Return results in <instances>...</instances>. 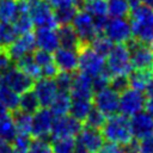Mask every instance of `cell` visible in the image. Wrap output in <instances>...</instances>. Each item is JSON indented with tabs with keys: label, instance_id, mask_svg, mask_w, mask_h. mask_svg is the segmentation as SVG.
Listing matches in <instances>:
<instances>
[{
	"label": "cell",
	"instance_id": "obj_40",
	"mask_svg": "<svg viewBox=\"0 0 153 153\" xmlns=\"http://www.w3.org/2000/svg\"><path fill=\"white\" fill-rule=\"evenodd\" d=\"M54 80H55V84H56L59 91L69 92L71 86H72V80H73V73L59 71V73L54 78Z\"/></svg>",
	"mask_w": 153,
	"mask_h": 153
},
{
	"label": "cell",
	"instance_id": "obj_45",
	"mask_svg": "<svg viewBox=\"0 0 153 153\" xmlns=\"http://www.w3.org/2000/svg\"><path fill=\"white\" fill-rule=\"evenodd\" d=\"M139 143V153H153V133L140 139Z\"/></svg>",
	"mask_w": 153,
	"mask_h": 153
},
{
	"label": "cell",
	"instance_id": "obj_33",
	"mask_svg": "<svg viewBox=\"0 0 153 153\" xmlns=\"http://www.w3.org/2000/svg\"><path fill=\"white\" fill-rule=\"evenodd\" d=\"M78 7L75 5H71V6H63V7H57L54 10V18L57 23V25H66V24H71L74 16L78 12Z\"/></svg>",
	"mask_w": 153,
	"mask_h": 153
},
{
	"label": "cell",
	"instance_id": "obj_20",
	"mask_svg": "<svg viewBox=\"0 0 153 153\" xmlns=\"http://www.w3.org/2000/svg\"><path fill=\"white\" fill-rule=\"evenodd\" d=\"M33 36H35V41H36V47L38 49H42V50H45L49 53H54L60 47L56 29L37 27Z\"/></svg>",
	"mask_w": 153,
	"mask_h": 153
},
{
	"label": "cell",
	"instance_id": "obj_6",
	"mask_svg": "<svg viewBox=\"0 0 153 153\" xmlns=\"http://www.w3.org/2000/svg\"><path fill=\"white\" fill-rule=\"evenodd\" d=\"M27 13L35 26L53 29L59 26L54 18V10L48 0H27Z\"/></svg>",
	"mask_w": 153,
	"mask_h": 153
},
{
	"label": "cell",
	"instance_id": "obj_34",
	"mask_svg": "<svg viewBox=\"0 0 153 153\" xmlns=\"http://www.w3.org/2000/svg\"><path fill=\"white\" fill-rule=\"evenodd\" d=\"M51 152L53 153H73L75 148L74 137H55L51 139Z\"/></svg>",
	"mask_w": 153,
	"mask_h": 153
},
{
	"label": "cell",
	"instance_id": "obj_18",
	"mask_svg": "<svg viewBox=\"0 0 153 153\" xmlns=\"http://www.w3.org/2000/svg\"><path fill=\"white\" fill-rule=\"evenodd\" d=\"M69 96L72 99H92V78L81 72H79L78 74L73 73Z\"/></svg>",
	"mask_w": 153,
	"mask_h": 153
},
{
	"label": "cell",
	"instance_id": "obj_21",
	"mask_svg": "<svg viewBox=\"0 0 153 153\" xmlns=\"http://www.w3.org/2000/svg\"><path fill=\"white\" fill-rule=\"evenodd\" d=\"M56 31H57L60 47L67 48V49H73V50H78L81 47V43H80L78 35H76L75 30L73 29L72 24L60 25Z\"/></svg>",
	"mask_w": 153,
	"mask_h": 153
},
{
	"label": "cell",
	"instance_id": "obj_49",
	"mask_svg": "<svg viewBox=\"0 0 153 153\" xmlns=\"http://www.w3.org/2000/svg\"><path fill=\"white\" fill-rule=\"evenodd\" d=\"M143 109L149 116L153 117V97H147L146 98L145 104H143Z\"/></svg>",
	"mask_w": 153,
	"mask_h": 153
},
{
	"label": "cell",
	"instance_id": "obj_29",
	"mask_svg": "<svg viewBox=\"0 0 153 153\" xmlns=\"http://www.w3.org/2000/svg\"><path fill=\"white\" fill-rule=\"evenodd\" d=\"M17 37L18 33L12 22L0 20V49H7Z\"/></svg>",
	"mask_w": 153,
	"mask_h": 153
},
{
	"label": "cell",
	"instance_id": "obj_25",
	"mask_svg": "<svg viewBox=\"0 0 153 153\" xmlns=\"http://www.w3.org/2000/svg\"><path fill=\"white\" fill-rule=\"evenodd\" d=\"M16 65L18 68H20L23 72H25L27 75H30L33 80H37L41 76V68L37 66V63L35 62L32 54H25L24 56H22L20 59H18L16 61Z\"/></svg>",
	"mask_w": 153,
	"mask_h": 153
},
{
	"label": "cell",
	"instance_id": "obj_38",
	"mask_svg": "<svg viewBox=\"0 0 153 153\" xmlns=\"http://www.w3.org/2000/svg\"><path fill=\"white\" fill-rule=\"evenodd\" d=\"M105 120H106V116H105L102 111H99L97 108H94V106L92 105V108H91V110L88 111V114L86 115L84 122H85V124H86L87 127L96 128V129H100V128L103 127Z\"/></svg>",
	"mask_w": 153,
	"mask_h": 153
},
{
	"label": "cell",
	"instance_id": "obj_48",
	"mask_svg": "<svg viewBox=\"0 0 153 153\" xmlns=\"http://www.w3.org/2000/svg\"><path fill=\"white\" fill-rule=\"evenodd\" d=\"M98 153H124L123 146L112 143V142H104L102 148L99 149Z\"/></svg>",
	"mask_w": 153,
	"mask_h": 153
},
{
	"label": "cell",
	"instance_id": "obj_24",
	"mask_svg": "<svg viewBox=\"0 0 153 153\" xmlns=\"http://www.w3.org/2000/svg\"><path fill=\"white\" fill-rule=\"evenodd\" d=\"M17 135V129L12 118L11 112H5L0 115V137L7 142H12Z\"/></svg>",
	"mask_w": 153,
	"mask_h": 153
},
{
	"label": "cell",
	"instance_id": "obj_28",
	"mask_svg": "<svg viewBox=\"0 0 153 153\" xmlns=\"http://www.w3.org/2000/svg\"><path fill=\"white\" fill-rule=\"evenodd\" d=\"M16 129H17V134H27L31 135V116L30 114H26L19 109L11 111Z\"/></svg>",
	"mask_w": 153,
	"mask_h": 153
},
{
	"label": "cell",
	"instance_id": "obj_7",
	"mask_svg": "<svg viewBox=\"0 0 153 153\" xmlns=\"http://www.w3.org/2000/svg\"><path fill=\"white\" fill-rule=\"evenodd\" d=\"M145 100H146V96L142 93V91L128 87L120 93L118 112L127 117H130L143 110Z\"/></svg>",
	"mask_w": 153,
	"mask_h": 153
},
{
	"label": "cell",
	"instance_id": "obj_41",
	"mask_svg": "<svg viewBox=\"0 0 153 153\" xmlns=\"http://www.w3.org/2000/svg\"><path fill=\"white\" fill-rule=\"evenodd\" d=\"M110 78H111V74L110 72L106 69V67L96 76L92 78V90H93V93L97 92V91H100L105 87L109 86V82H110Z\"/></svg>",
	"mask_w": 153,
	"mask_h": 153
},
{
	"label": "cell",
	"instance_id": "obj_52",
	"mask_svg": "<svg viewBox=\"0 0 153 153\" xmlns=\"http://www.w3.org/2000/svg\"><path fill=\"white\" fill-rule=\"evenodd\" d=\"M142 4H145V5H147V6H149V7H152L153 8V0H140Z\"/></svg>",
	"mask_w": 153,
	"mask_h": 153
},
{
	"label": "cell",
	"instance_id": "obj_39",
	"mask_svg": "<svg viewBox=\"0 0 153 153\" xmlns=\"http://www.w3.org/2000/svg\"><path fill=\"white\" fill-rule=\"evenodd\" d=\"M31 141H32L31 135H27V134H17L16 137L13 139V141L11 142L12 151L16 152V153H27Z\"/></svg>",
	"mask_w": 153,
	"mask_h": 153
},
{
	"label": "cell",
	"instance_id": "obj_19",
	"mask_svg": "<svg viewBox=\"0 0 153 153\" xmlns=\"http://www.w3.org/2000/svg\"><path fill=\"white\" fill-rule=\"evenodd\" d=\"M54 63L62 72L74 73L78 69V53L73 49L59 47L53 54Z\"/></svg>",
	"mask_w": 153,
	"mask_h": 153
},
{
	"label": "cell",
	"instance_id": "obj_47",
	"mask_svg": "<svg viewBox=\"0 0 153 153\" xmlns=\"http://www.w3.org/2000/svg\"><path fill=\"white\" fill-rule=\"evenodd\" d=\"M12 61L6 51V49H0V76L12 66Z\"/></svg>",
	"mask_w": 153,
	"mask_h": 153
},
{
	"label": "cell",
	"instance_id": "obj_11",
	"mask_svg": "<svg viewBox=\"0 0 153 153\" xmlns=\"http://www.w3.org/2000/svg\"><path fill=\"white\" fill-rule=\"evenodd\" d=\"M104 36H106L112 43H127L131 36V29L129 20L126 18H108L104 26Z\"/></svg>",
	"mask_w": 153,
	"mask_h": 153
},
{
	"label": "cell",
	"instance_id": "obj_30",
	"mask_svg": "<svg viewBox=\"0 0 153 153\" xmlns=\"http://www.w3.org/2000/svg\"><path fill=\"white\" fill-rule=\"evenodd\" d=\"M106 7L108 16L112 18H126L130 11L128 0H106Z\"/></svg>",
	"mask_w": 153,
	"mask_h": 153
},
{
	"label": "cell",
	"instance_id": "obj_1",
	"mask_svg": "<svg viewBox=\"0 0 153 153\" xmlns=\"http://www.w3.org/2000/svg\"><path fill=\"white\" fill-rule=\"evenodd\" d=\"M128 16L131 36L137 41L149 42L153 36V8L140 1L130 7Z\"/></svg>",
	"mask_w": 153,
	"mask_h": 153
},
{
	"label": "cell",
	"instance_id": "obj_42",
	"mask_svg": "<svg viewBox=\"0 0 153 153\" xmlns=\"http://www.w3.org/2000/svg\"><path fill=\"white\" fill-rule=\"evenodd\" d=\"M27 153H53V152L48 140L35 139L31 141Z\"/></svg>",
	"mask_w": 153,
	"mask_h": 153
},
{
	"label": "cell",
	"instance_id": "obj_9",
	"mask_svg": "<svg viewBox=\"0 0 153 153\" xmlns=\"http://www.w3.org/2000/svg\"><path fill=\"white\" fill-rule=\"evenodd\" d=\"M1 82L2 85L10 87L14 92L22 94L23 92L31 90L33 86L35 80L27 75L25 72H23L20 68L16 67H10L2 75H1Z\"/></svg>",
	"mask_w": 153,
	"mask_h": 153
},
{
	"label": "cell",
	"instance_id": "obj_12",
	"mask_svg": "<svg viewBox=\"0 0 153 153\" xmlns=\"http://www.w3.org/2000/svg\"><path fill=\"white\" fill-rule=\"evenodd\" d=\"M118 98L120 93L108 86L100 91L94 92L92 96V105L108 117L118 112Z\"/></svg>",
	"mask_w": 153,
	"mask_h": 153
},
{
	"label": "cell",
	"instance_id": "obj_2",
	"mask_svg": "<svg viewBox=\"0 0 153 153\" xmlns=\"http://www.w3.org/2000/svg\"><path fill=\"white\" fill-rule=\"evenodd\" d=\"M100 129H102L100 133L106 142H112L124 146L130 140H133L129 117L122 114L117 112L115 115L108 116Z\"/></svg>",
	"mask_w": 153,
	"mask_h": 153
},
{
	"label": "cell",
	"instance_id": "obj_32",
	"mask_svg": "<svg viewBox=\"0 0 153 153\" xmlns=\"http://www.w3.org/2000/svg\"><path fill=\"white\" fill-rule=\"evenodd\" d=\"M0 102L8 111L17 110L19 106V93L1 84L0 86Z\"/></svg>",
	"mask_w": 153,
	"mask_h": 153
},
{
	"label": "cell",
	"instance_id": "obj_13",
	"mask_svg": "<svg viewBox=\"0 0 153 153\" xmlns=\"http://www.w3.org/2000/svg\"><path fill=\"white\" fill-rule=\"evenodd\" d=\"M82 128V122L72 117L71 115L57 116L54 118L51 130H50V139L55 137H75L80 129Z\"/></svg>",
	"mask_w": 153,
	"mask_h": 153
},
{
	"label": "cell",
	"instance_id": "obj_37",
	"mask_svg": "<svg viewBox=\"0 0 153 153\" xmlns=\"http://www.w3.org/2000/svg\"><path fill=\"white\" fill-rule=\"evenodd\" d=\"M112 45H114L112 42H111L106 36L100 35V33H98V35L91 41V43H90V47H91L94 51H97L99 55H102V56H104V57H106V55H108L109 51L111 50Z\"/></svg>",
	"mask_w": 153,
	"mask_h": 153
},
{
	"label": "cell",
	"instance_id": "obj_44",
	"mask_svg": "<svg viewBox=\"0 0 153 153\" xmlns=\"http://www.w3.org/2000/svg\"><path fill=\"white\" fill-rule=\"evenodd\" d=\"M109 87H111L116 92L121 93L122 91H124L126 88L129 87L128 76L127 75H111L110 82H109Z\"/></svg>",
	"mask_w": 153,
	"mask_h": 153
},
{
	"label": "cell",
	"instance_id": "obj_16",
	"mask_svg": "<svg viewBox=\"0 0 153 153\" xmlns=\"http://www.w3.org/2000/svg\"><path fill=\"white\" fill-rule=\"evenodd\" d=\"M36 41H35V36L31 32L24 33V35H19V37H17L13 43L6 49L11 61L16 62L18 59H20L22 56H24L25 54H30L36 49Z\"/></svg>",
	"mask_w": 153,
	"mask_h": 153
},
{
	"label": "cell",
	"instance_id": "obj_14",
	"mask_svg": "<svg viewBox=\"0 0 153 153\" xmlns=\"http://www.w3.org/2000/svg\"><path fill=\"white\" fill-rule=\"evenodd\" d=\"M75 142L84 147L87 153H98L105 140L99 129L85 126L78 133Z\"/></svg>",
	"mask_w": 153,
	"mask_h": 153
},
{
	"label": "cell",
	"instance_id": "obj_5",
	"mask_svg": "<svg viewBox=\"0 0 153 153\" xmlns=\"http://www.w3.org/2000/svg\"><path fill=\"white\" fill-rule=\"evenodd\" d=\"M126 45L134 69H153V49L148 44L131 37Z\"/></svg>",
	"mask_w": 153,
	"mask_h": 153
},
{
	"label": "cell",
	"instance_id": "obj_50",
	"mask_svg": "<svg viewBox=\"0 0 153 153\" xmlns=\"http://www.w3.org/2000/svg\"><path fill=\"white\" fill-rule=\"evenodd\" d=\"M11 152H12V145L0 137V153H11Z\"/></svg>",
	"mask_w": 153,
	"mask_h": 153
},
{
	"label": "cell",
	"instance_id": "obj_4",
	"mask_svg": "<svg viewBox=\"0 0 153 153\" xmlns=\"http://www.w3.org/2000/svg\"><path fill=\"white\" fill-rule=\"evenodd\" d=\"M78 68L81 73L93 78L105 68V57L94 51L90 44L81 45L78 50Z\"/></svg>",
	"mask_w": 153,
	"mask_h": 153
},
{
	"label": "cell",
	"instance_id": "obj_51",
	"mask_svg": "<svg viewBox=\"0 0 153 153\" xmlns=\"http://www.w3.org/2000/svg\"><path fill=\"white\" fill-rule=\"evenodd\" d=\"M145 93L147 97H153V78L151 79V81L148 82V85L145 88Z\"/></svg>",
	"mask_w": 153,
	"mask_h": 153
},
{
	"label": "cell",
	"instance_id": "obj_22",
	"mask_svg": "<svg viewBox=\"0 0 153 153\" xmlns=\"http://www.w3.org/2000/svg\"><path fill=\"white\" fill-rule=\"evenodd\" d=\"M127 76L129 87L143 92L146 86L153 78V69H134L130 71Z\"/></svg>",
	"mask_w": 153,
	"mask_h": 153
},
{
	"label": "cell",
	"instance_id": "obj_8",
	"mask_svg": "<svg viewBox=\"0 0 153 153\" xmlns=\"http://www.w3.org/2000/svg\"><path fill=\"white\" fill-rule=\"evenodd\" d=\"M72 26L75 30L81 45L90 44L91 41L98 35L92 16L85 10H78L76 14L72 20Z\"/></svg>",
	"mask_w": 153,
	"mask_h": 153
},
{
	"label": "cell",
	"instance_id": "obj_31",
	"mask_svg": "<svg viewBox=\"0 0 153 153\" xmlns=\"http://www.w3.org/2000/svg\"><path fill=\"white\" fill-rule=\"evenodd\" d=\"M81 8L85 10L87 13H90L93 19L108 17L106 0H87L84 1Z\"/></svg>",
	"mask_w": 153,
	"mask_h": 153
},
{
	"label": "cell",
	"instance_id": "obj_36",
	"mask_svg": "<svg viewBox=\"0 0 153 153\" xmlns=\"http://www.w3.org/2000/svg\"><path fill=\"white\" fill-rule=\"evenodd\" d=\"M18 14L17 0H0V19L13 22Z\"/></svg>",
	"mask_w": 153,
	"mask_h": 153
},
{
	"label": "cell",
	"instance_id": "obj_17",
	"mask_svg": "<svg viewBox=\"0 0 153 153\" xmlns=\"http://www.w3.org/2000/svg\"><path fill=\"white\" fill-rule=\"evenodd\" d=\"M129 124L131 135L136 140H140L153 133V117L143 110L130 116Z\"/></svg>",
	"mask_w": 153,
	"mask_h": 153
},
{
	"label": "cell",
	"instance_id": "obj_23",
	"mask_svg": "<svg viewBox=\"0 0 153 153\" xmlns=\"http://www.w3.org/2000/svg\"><path fill=\"white\" fill-rule=\"evenodd\" d=\"M69 106H71V96L69 92L66 91H59L57 94L55 96L54 100L51 102L49 109L53 112L55 117L57 116H63L69 112Z\"/></svg>",
	"mask_w": 153,
	"mask_h": 153
},
{
	"label": "cell",
	"instance_id": "obj_46",
	"mask_svg": "<svg viewBox=\"0 0 153 153\" xmlns=\"http://www.w3.org/2000/svg\"><path fill=\"white\" fill-rule=\"evenodd\" d=\"M48 1L51 5V7H54V8L71 6V5H75L78 8H81V6L84 4V0H48Z\"/></svg>",
	"mask_w": 153,
	"mask_h": 153
},
{
	"label": "cell",
	"instance_id": "obj_43",
	"mask_svg": "<svg viewBox=\"0 0 153 153\" xmlns=\"http://www.w3.org/2000/svg\"><path fill=\"white\" fill-rule=\"evenodd\" d=\"M32 57L35 60V62L37 63V66L41 68V67H44L51 62H54V59H53V55L49 51H45V50H42V49H35L32 51Z\"/></svg>",
	"mask_w": 153,
	"mask_h": 153
},
{
	"label": "cell",
	"instance_id": "obj_35",
	"mask_svg": "<svg viewBox=\"0 0 153 153\" xmlns=\"http://www.w3.org/2000/svg\"><path fill=\"white\" fill-rule=\"evenodd\" d=\"M18 36L19 35H24V33H27V32H31L32 31V27H33V23L29 16L27 12H20L17 14V17L13 19L12 22Z\"/></svg>",
	"mask_w": 153,
	"mask_h": 153
},
{
	"label": "cell",
	"instance_id": "obj_53",
	"mask_svg": "<svg viewBox=\"0 0 153 153\" xmlns=\"http://www.w3.org/2000/svg\"><path fill=\"white\" fill-rule=\"evenodd\" d=\"M149 43H151V48L153 49V36H152V38L149 39Z\"/></svg>",
	"mask_w": 153,
	"mask_h": 153
},
{
	"label": "cell",
	"instance_id": "obj_54",
	"mask_svg": "<svg viewBox=\"0 0 153 153\" xmlns=\"http://www.w3.org/2000/svg\"><path fill=\"white\" fill-rule=\"evenodd\" d=\"M1 84H2V82H1V76H0V86H1Z\"/></svg>",
	"mask_w": 153,
	"mask_h": 153
},
{
	"label": "cell",
	"instance_id": "obj_3",
	"mask_svg": "<svg viewBox=\"0 0 153 153\" xmlns=\"http://www.w3.org/2000/svg\"><path fill=\"white\" fill-rule=\"evenodd\" d=\"M106 57L105 67L111 75H128L133 69L129 50L126 43H117L116 45H112Z\"/></svg>",
	"mask_w": 153,
	"mask_h": 153
},
{
	"label": "cell",
	"instance_id": "obj_55",
	"mask_svg": "<svg viewBox=\"0 0 153 153\" xmlns=\"http://www.w3.org/2000/svg\"><path fill=\"white\" fill-rule=\"evenodd\" d=\"M84 1H87V0H84Z\"/></svg>",
	"mask_w": 153,
	"mask_h": 153
},
{
	"label": "cell",
	"instance_id": "obj_15",
	"mask_svg": "<svg viewBox=\"0 0 153 153\" xmlns=\"http://www.w3.org/2000/svg\"><path fill=\"white\" fill-rule=\"evenodd\" d=\"M32 91L35 92L41 108H49L59 92L55 80L51 78H39L35 80Z\"/></svg>",
	"mask_w": 153,
	"mask_h": 153
},
{
	"label": "cell",
	"instance_id": "obj_26",
	"mask_svg": "<svg viewBox=\"0 0 153 153\" xmlns=\"http://www.w3.org/2000/svg\"><path fill=\"white\" fill-rule=\"evenodd\" d=\"M92 108V99H72L69 106V115L80 122H84L86 115Z\"/></svg>",
	"mask_w": 153,
	"mask_h": 153
},
{
	"label": "cell",
	"instance_id": "obj_10",
	"mask_svg": "<svg viewBox=\"0 0 153 153\" xmlns=\"http://www.w3.org/2000/svg\"><path fill=\"white\" fill-rule=\"evenodd\" d=\"M31 116V136L35 139L48 140L50 137V130L55 116L48 108H39Z\"/></svg>",
	"mask_w": 153,
	"mask_h": 153
},
{
	"label": "cell",
	"instance_id": "obj_27",
	"mask_svg": "<svg viewBox=\"0 0 153 153\" xmlns=\"http://www.w3.org/2000/svg\"><path fill=\"white\" fill-rule=\"evenodd\" d=\"M39 108H41L39 102L37 99L35 92L32 91V88L23 92L22 96H19V106H18L19 110H22V111H24L26 114L32 115Z\"/></svg>",
	"mask_w": 153,
	"mask_h": 153
}]
</instances>
